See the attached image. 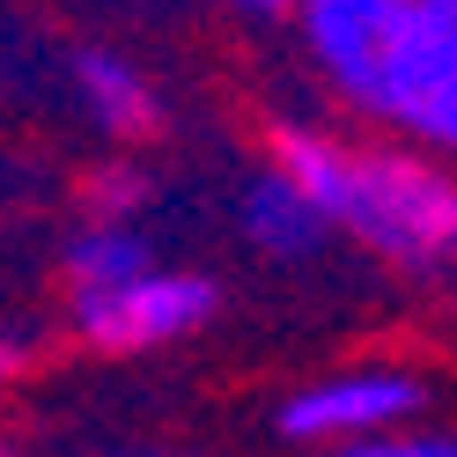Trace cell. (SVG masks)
Listing matches in <instances>:
<instances>
[{"label": "cell", "mask_w": 457, "mask_h": 457, "mask_svg": "<svg viewBox=\"0 0 457 457\" xmlns=\"http://www.w3.org/2000/svg\"><path fill=\"white\" fill-rule=\"evenodd\" d=\"M273 162L325 207L339 237L406 266V273H457V178L420 148H369L318 126H280Z\"/></svg>", "instance_id": "obj_1"}, {"label": "cell", "mask_w": 457, "mask_h": 457, "mask_svg": "<svg viewBox=\"0 0 457 457\" xmlns=\"http://www.w3.org/2000/svg\"><path fill=\"white\" fill-rule=\"evenodd\" d=\"M413 22H420V0H295L303 60L318 67L332 104H347L354 119H377V126L391 111V81L413 45Z\"/></svg>", "instance_id": "obj_2"}, {"label": "cell", "mask_w": 457, "mask_h": 457, "mask_svg": "<svg viewBox=\"0 0 457 457\" xmlns=\"http://www.w3.org/2000/svg\"><path fill=\"white\" fill-rule=\"evenodd\" d=\"M428 406V384L413 369H339V377H318L280 398V443H303V450H354V443H377L398 436V428H420Z\"/></svg>", "instance_id": "obj_3"}, {"label": "cell", "mask_w": 457, "mask_h": 457, "mask_svg": "<svg viewBox=\"0 0 457 457\" xmlns=\"http://www.w3.org/2000/svg\"><path fill=\"white\" fill-rule=\"evenodd\" d=\"M214 310H221L214 273L155 266V273H140V280H126L111 295H67V325L96 354H155L170 339H192Z\"/></svg>", "instance_id": "obj_4"}, {"label": "cell", "mask_w": 457, "mask_h": 457, "mask_svg": "<svg viewBox=\"0 0 457 457\" xmlns=\"http://www.w3.org/2000/svg\"><path fill=\"white\" fill-rule=\"evenodd\" d=\"M384 126L406 133V148L457 162V0H420V22H413L406 60H398Z\"/></svg>", "instance_id": "obj_5"}, {"label": "cell", "mask_w": 457, "mask_h": 457, "mask_svg": "<svg viewBox=\"0 0 457 457\" xmlns=\"http://www.w3.org/2000/svg\"><path fill=\"white\" fill-rule=\"evenodd\" d=\"M237 228H244V244L259 251V259L273 266H303V259H318V251L339 237V228L325 221V207L310 199L280 162H266L259 178H244L237 192Z\"/></svg>", "instance_id": "obj_6"}, {"label": "cell", "mask_w": 457, "mask_h": 457, "mask_svg": "<svg viewBox=\"0 0 457 457\" xmlns=\"http://www.w3.org/2000/svg\"><path fill=\"white\" fill-rule=\"evenodd\" d=\"M67 74H74V96H81V111L111 133V140H148L155 126H162V104H155V81L140 74L126 52H104V45H81L74 60H67Z\"/></svg>", "instance_id": "obj_7"}, {"label": "cell", "mask_w": 457, "mask_h": 457, "mask_svg": "<svg viewBox=\"0 0 457 457\" xmlns=\"http://www.w3.org/2000/svg\"><path fill=\"white\" fill-rule=\"evenodd\" d=\"M60 273H67V295H111V288H126V280L155 273V251L126 221H81L60 244Z\"/></svg>", "instance_id": "obj_8"}, {"label": "cell", "mask_w": 457, "mask_h": 457, "mask_svg": "<svg viewBox=\"0 0 457 457\" xmlns=\"http://www.w3.org/2000/svg\"><path fill=\"white\" fill-rule=\"evenodd\" d=\"M148 170H133V162H96L89 178H81V221H126L140 228V214H148Z\"/></svg>", "instance_id": "obj_9"}, {"label": "cell", "mask_w": 457, "mask_h": 457, "mask_svg": "<svg viewBox=\"0 0 457 457\" xmlns=\"http://www.w3.org/2000/svg\"><path fill=\"white\" fill-rule=\"evenodd\" d=\"M332 457H457V436H443V428H398V436L332 450Z\"/></svg>", "instance_id": "obj_10"}, {"label": "cell", "mask_w": 457, "mask_h": 457, "mask_svg": "<svg viewBox=\"0 0 457 457\" xmlns=\"http://www.w3.org/2000/svg\"><path fill=\"white\" fill-rule=\"evenodd\" d=\"M22 369H30V347H22L15 332H0V384H8V377H22Z\"/></svg>", "instance_id": "obj_11"}, {"label": "cell", "mask_w": 457, "mask_h": 457, "mask_svg": "<svg viewBox=\"0 0 457 457\" xmlns=\"http://www.w3.org/2000/svg\"><path fill=\"white\" fill-rule=\"evenodd\" d=\"M228 8H244V15H295V0H228Z\"/></svg>", "instance_id": "obj_12"}, {"label": "cell", "mask_w": 457, "mask_h": 457, "mask_svg": "<svg viewBox=\"0 0 457 457\" xmlns=\"http://www.w3.org/2000/svg\"><path fill=\"white\" fill-rule=\"evenodd\" d=\"M126 457H192V450H126Z\"/></svg>", "instance_id": "obj_13"}, {"label": "cell", "mask_w": 457, "mask_h": 457, "mask_svg": "<svg viewBox=\"0 0 457 457\" xmlns=\"http://www.w3.org/2000/svg\"><path fill=\"white\" fill-rule=\"evenodd\" d=\"M0 457H15V450H8V443H0Z\"/></svg>", "instance_id": "obj_14"}]
</instances>
